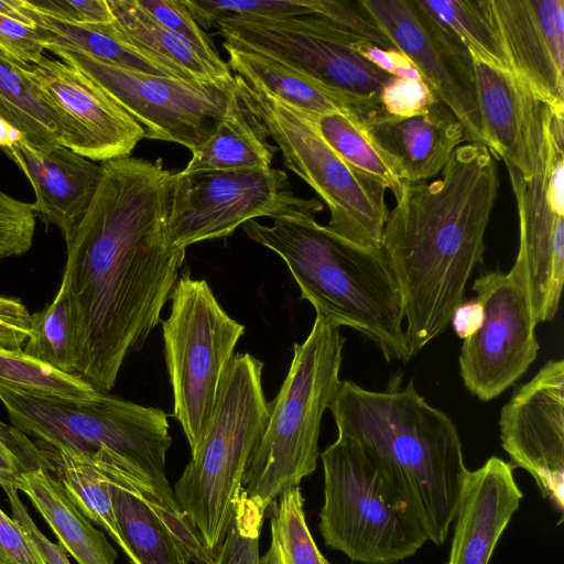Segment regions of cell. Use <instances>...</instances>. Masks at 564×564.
Segmentation results:
<instances>
[{"mask_svg":"<svg viewBox=\"0 0 564 564\" xmlns=\"http://www.w3.org/2000/svg\"><path fill=\"white\" fill-rule=\"evenodd\" d=\"M242 227L251 240L281 257L316 315L356 329L388 361L413 357L402 327L400 291L380 248L352 245L315 218L283 217L269 226L250 220Z\"/></svg>","mask_w":564,"mask_h":564,"instance_id":"277c9868","label":"cell"},{"mask_svg":"<svg viewBox=\"0 0 564 564\" xmlns=\"http://www.w3.org/2000/svg\"><path fill=\"white\" fill-rule=\"evenodd\" d=\"M31 333V315L20 300L0 295V347L20 349Z\"/></svg>","mask_w":564,"mask_h":564,"instance_id":"7dc6e473","label":"cell"},{"mask_svg":"<svg viewBox=\"0 0 564 564\" xmlns=\"http://www.w3.org/2000/svg\"><path fill=\"white\" fill-rule=\"evenodd\" d=\"M431 91L457 118L464 139L485 145L473 58L416 0H360Z\"/></svg>","mask_w":564,"mask_h":564,"instance_id":"2e32d148","label":"cell"},{"mask_svg":"<svg viewBox=\"0 0 564 564\" xmlns=\"http://www.w3.org/2000/svg\"><path fill=\"white\" fill-rule=\"evenodd\" d=\"M86 213L65 239V290L76 375L110 391L171 300L186 250L166 237L174 172L162 161L100 163Z\"/></svg>","mask_w":564,"mask_h":564,"instance_id":"6da1fadb","label":"cell"},{"mask_svg":"<svg viewBox=\"0 0 564 564\" xmlns=\"http://www.w3.org/2000/svg\"><path fill=\"white\" fill-rule=\"evenodd\" d=\"M325 544L364 564H397L426 542L414 512L361 449L338 436L322 454Z\"/></svg>","mask_w":564,"mask_h":564,"instance_id":"ba28073f","label":"cell"},{"mask_svg":"<svg viewBox=\"0 0 564 564\" xmlns=\"http://www.w3.org/2000/svg\"><path fill=\"white\" fill-rule=\"evenodd\" d=\"M112 24L122 40L173 68L182 77L202 83L235 80L228 64L214 59L155 22L135 0H107Z\"/></svg>","mask_w":564,"mask_h":564,"instance_id":"4316f807","label":"cell"},{"mask_svg":"<svg viewBox=\"0 0 564 564\" xmlns=\"http://www.w3.org/2000/svg\"><path fill=\"white\" fill-rule=\"evenodd\" d=\"M12 512V519L19 522L31 535L47 564H70L66 551L59 545L51 542L36 527L30 517L25 506L21 501L18 490L12 486L2 487Z\"/></svg>","mask_w":564,"mask_h":564,"instance_id":"c3c4849f","label":"cell"},{"mask_svg":"<svg viewBox=\"0 0 564 564\" xmlns=\"http://www.w3.org/2000/svg\"><path fill=\"white\" fill-rule=\"evenodd\" d=\"M416 2L462 43L471 56L509 69L507 58L479 1L416 0Z\"/></svg>","mask_w":564,"mask_h":564,"instance_id":"e575fe53","label":"cell"},{"mask_svg":"<svg viewBox=\"0 0 564 564\" xmlns=\"http://www.w3.org/2000/svg\"><path fill=\"white\" fill-rule=\"evenodd\" d=\"M215 28L224 41L272 56L350 97L361 108L365 121L381 111L382 91L395 77L357 51L368 41L321 14L227 18Z\"/></svg>","mask_w":564,"mask_h":564,"instance_id":"8fae6325","label":"cell"},{"mask_svg":"<svg viewBox=\"0 0 564 564\" xmlns=\"http://www.w3.org/2000/svg\"><path fill=\"white\" fill-rule=\"evenodd\" d=\"M508 62L532 94L564 111V0H479Z\"/></svg>","mask_w":564,"mask_h":564,"instance_id":"d6986e66","label":"cell"},{"mask_svg":"<svg viewBox=\"0 0 564 564\" xmlns=\"http://www.w3.org/2000/svg\"><path fill=\"white\" fill-rule=\"evenodd\" d=\"M0 387L29 395L90 400L100 390L84 378L64 372L21 349L0 347Z\"/></svg>","mask_w":564,"mask_h":564,"instance_id":"d6a6232c","label":"cell"},{"mask_svg":"<svg viewBox=\"0 0 564 564\" xmlns=\"http://www.w3.org/2000/svg\"><path fill=\"white\" fill-rule=\"evenodd\" d=\"M44 51V44L33 26L0 14L1 54L22 66L30 67L42 59Z\"/></svg>","mask_w":564,"mask_h":564,"instance_id":"ee69618b","label":"cell"},{"mask_svg":"<svg viewBox=\"0 0 564 564\" xmlns=\"http://www.w3.org/2000/svg\"><path fill=\"white\" fill-rule=\"evenodd\" d=\"M21 3L24 14L31 26L37 31L44 47L55 45L73 48L123 68L185 79L160 59L122 40L112 22L104 24L65 22L29 9L23 0Z\"/></svg>","mask_w":564,"mask_h":564,"instance_id":"f546056e","label":"cell"},{"mask_svg":"<svg viewBox=\"0 0 564 564\" xmlns=\"http://www.w3.org/2000/svg\"><path fill=\"white\" fill-rule=\"evenodd\" d=\"M260 119L240 100L236 88L212 137L195 152L183 173L271 167L276 145Z\"/></svg>","mask_w":564,"mask_h":564,"instance_id":"f1b7e54d","label":"cell"},{"mask_svg":"<svg viewBox=\"0 0 564 564\" xmlns=\"http://www.w3.org/2000/svg\"><path fill=\"white\" fill-rule=\"evenodd\" d=\"M205 31L221 20L281 18L313 13L305 0H184Z\"/></svg>","mask_w":564,"mask_h":564,"instance_id":"8d00e7d4","label":"cell"},{"mask_svg":"<svg viewBox=\"0 0 564 564\" xmlns=\"http://www.w3.org/2000/svg\"><path fill=\"white\" fill-rule=\"evenodd\" d=\"M30 72L51 102L74 126L72 150L95 162L127 158L144 138L143 128L98 84L76 67L44 55Z\"/></svg>","mask_w":564,"mask_h":564,"instance_id":"ffe728a7","label":"cell"},{"mask_svg":"<svg viewBox=\"0 0 564 564\" xmlns=\"http://www.w3.org/2000/svg\"><path fill=\"white\" fill-rule=\"evenodd\" d=\"M23 140L22 134L8 124L6 121L0 119V148L1 150L9 148L10 145Z\"/></svg>","mask_w":564,"mask_h":564,"instance_id":"f5cc1de1","label":"cell"},{"mask_svg":"<svg viewBox=\"0 0 564 564\" xmlns=\"http://www.w3.org/2000/svg\"><path fill=\"white\" fill-rule=\"evenodd\" d=\"M46 51L98 84L144 130V138L199 149L223 118L235 80L202 83L123 68L83 52L48 45Z\"/></svg>","mask_w":564,"mask_h":564,"instance_id":"4fadbf2b","label":"cell"},{"mask_svg":"<svg viewBox=\"0 0 564 564\" xmlns=\"http://www.w3.org/2000/svg\"><path fill=\"white\" fill-rule=\"evenodd\" d=\"M271 508V542L260 564H329L306 523L300 487L286 490Z\"/></svg>","mask_w":564,"mask_h":564,"instance_id":"836d02e7","label":"cell"},{"mask_svg":"<svg viewBox=\"0 0 564 564\" xmlns=\"http://www.w3.org/2000/svg\"><path fill=\"white\" fill-rule=\"evenodd\" d=\"M313 13L321 14L344 30L382 48L399 51L360 0H305Z\"/></svg>","mask_w":564,"mask_h":564,"instance_id":"f35d334b","label":"cell"},{"mask_svg":"<svg viewBox=\"0 0 564 564\" xmlns=\"http://www.w3.org/2000/svg\"><path fill=\"white\" fill-rule=\"evenodd\" d=\"M47 453L56 478L76 507L90 522L100 525L129 557L113 513L109 482L104 474L85 453L61 445L50 447Z\"/></svg>","mask_w":564,"mask_h":564,"instance_id":"4dcf8cb0","label":"cell"},{"mask_svg":"<svg viewBox=\"0 0 564 564\" xmlns=\"http://www.w3.org/2000/svg\"><path fill=\"white\" fill-rule=\"evenodd\" d=\"M357 51L392 76L404 78L421 77L409 57L400 51L382 50L369 42H362L357 47Z\"/></svg>","mask_w":564,"mask_h":564,"instance_id":"681fc988","label":"cell"},{"mask_svg":"<svg viewBox=\"0 0 564 564\" xmlns=\"http://www.w3.org/2000/svg\"><path fill=\"white\" fill-rule=\"evenodd\" d=\"M265 510L243 490L234 521L220 544L214 564H260L259 541Z\"/></svg>","mask_w":564,"mask_h":564,"instance_id":"74e56055","label":"cell"},{"mask_svg":"<svg viewBox=\"0 0 564 564\" xmlns=\"http://www.w3.org/2000/svg\"><path fill=\"white\" fill-rule=\"evenodd\" d=\"M223 46L236 76L291 108L310 116L340 113L365 121L361 108L350 97L259 51L224 40Z\"/></svg>","mask_w":564,"mask_h":564,"instance_id":"d4e9b609","label":"cell"},{"mask_svg":"<svg viewBox=\"0 0 564 564\" xmlns=\"http://www.w3.org/2000/svg\"><path fill=\"white\" fill-rule=\"evenodd\" d=\"M513 466L528 471L543 498L564 508V361L550 360L518 387L499 419Z\"/></svg>","mask_w":564,"mask_h":564,"instance_id":"e0dca14e","label":"cell"},{"mask_svg":"<svg viewBox=\"0 0 564 564\" xmlns=\"http://www.w3.org/2000/svg\"><path fill=\"white\" fill-rule=\"evenodd\" d=\"M262 370L258 358L235 354L202 443L173 489L215 555L234 521L245 473L267 424Z\"/></svg>","mask_w":564,"mask_h":564,"instance_id":"52a82bcc","label":"cell"},{"mask_svg":"<svg viewBox=\"0 0 564 564\" xmlns=\"http://www.w3.org/2000/svg\"><path fill=\"white\" fill-rule=\"evenodd\" d=\"M162 322L164 356L174 398V417L196 452L235 356L245 326L221 307L205 280L188 269L178 278Z\"/></svg>","mask_w":564,"mask_h":564,"instance_id":"30bf717a","label":"cell"},{"mask_svg":"<svg viewBox=\"0 0 564 564\" xmlns=\"http://www.w3.org/2000/svg\"><path fill=\"white\" fill-rule=\"evenodd\" d=\"M35 217L32 203L0 191V259L23 254L31 248Z\"/></svg>","mask_w":564,"mask_h":564,"instance_id":"b9f144b4","label":"cell"},{"mask_svg":"<svg viewBox=\"0 0 564 564\" xmlns=\"http://www.w3.org/2000/svg\"><path fill=\"white\" fill-rule=\"evenodd\" d=\"M40 467L53 471L47 452L37 448L15 427L0 422V486L13 487L20 474Z\"/></svg>","mask_w":564,"mask_h":564,"instance_id":"60d3db41","label":"cell"},{"mask_svg":"<svg viewBox=\"0 0 564 564\" xmlns=\"http://www.w3.org/2000/svg\"><path fill=\"white\" fill-rule=\"evenodd\" d=\"M326 143L349 165L381 181L393 196L405 182L397 161L368 133L365 121L340 113L310 116Z\"/></svg>","mask_w":564,"mask_h":564,"instance_id":"1f68e13d","label":"cell"},{"mask_svg":"<svg viewBox=\"0 0 564 564\" xmlns=\"http://www.w3.org/2000/svg\"><path fill=\"white\" fill-rule=\"evenodd\" d=\"M155 22L191 43L206 56L221 59L213 41L199 26L184 0H135Z\"/></svg>","mask_w":564,"mask_h":564,"instance_id":"ab89813d","label":"cell"},{"mask_svg":"<svg viewBox=\"0 0 564 564\" xmlns=\"http://www.w3.org/2000/svg\"><path fill=\"white\" fill-rule=\"evenodd\" d=\"M29 180L35 215L66 239L89 207L101 166L64 145L36 148L23 140L2 150Z\"/></svg>","mask_w":564,"mask_h":564,"instance_id":"7402d4cb","label":"cell"},{"mask_svg":"<svg viewBox=\"0 0 564 564\" xmlns=\"http://www.w3.org/2000/svg\"><path fill=\"white\" fill-rule=\"evenodd\" d=\"M0 401L18 431L50 447L61 445L85 454L108 452L166 507L184 514L165 474L172 437L164 411L106 391L90 400H68L0 387Z\"/></svg>","mask_w":564,"mask_h":564,"instance_id":"8992f818","label":"cell"},{"mask_svg":"<svg viewBox=\"0 0 564 564\" xmlns=\"http://www.w3.org/2000/svg\"><path fill=\"white\" fill-rule=\"evenodd\" d=\"M0 119L17 129L23 141L36 147L64 145L73 150V123L51 102L22 66L0 53Z\"/></svg>","mask_w":564,"mask_h":564,"instance_id":"83f0119b","label":"cell"},{"mask_svg":"<svg viewBox=\"0 0 564 564\" xmlns=\"http://www.w3.org/2000/svg\"><path fill=\"white\" fill-rule=\"evenodd\" d=\"M13 487L23 491L78 564H116L117 551L105 533L95 529L68 496L61 481L45 468L20 474Z\"/></svg>","mask_w":564,"mask_h":564,"instance_id":"484cf974","label":"cell"},{"mask_svg":"<svg viewBox=\"0 0 564 564\" xmlns=\"http://www.w3.org/2000/svg\"><path fill=\"white\" fill-rule=\"evenodd\" d=\"M437 100L422 77H394L382 91L379 113L405 118L424 111Z\"/></svg>","mask_w":564,"mask_h":564,"instance_id":"7bdbcfd3","label":"cell"},{"mask_svg":"<svg viewBox=\"0 0 564 564\" xmlns=\"http://www.w3.org/2000/svg\"><path fill=\"white\" fill-rule=\"evenodd\" d=\"M522 497L513 466L499 457L468 470L454 519L448 564H488Z\"/></svg>","mask_w":564,"mask_h":564,"instance_id":"603a6c76","label":"cell"},{"mask_svg":"<svg viewBox=\"0 0 564 564\" xmlns=\"http://www.w3.org/2000/svg\"><path fill=\"white\" fill-rule=\"evenodd\" d=\"M24 351L64 372L76 375L67 300L61 285L51 304L31 315Z\"/></svg>","mask_w":564,"mask_h":564,"instance_id":"d590c367","label":"cell"},{"mask_svg":"<svg viewBox=\"0 0 564 564\" xmlns=\"http://www.w3.org/2000/svg\"><path fill=\"white\" fill-rule=\"evenodd\" d=\"M365 127L372 140L397 161L408 183L425 182L437 175L465 140L460 122L440 100L405 118L376 115L365 121Z\"/></svg>","mask_w":564,"mask_h":564,"instance_id":"cb8c5ba5","label":"cell"},{"mask_svg":"<svg viewBox=\"0 0 564 564\" xmlns=\"http://www.w3.org/2000/svg\"><path fill=\"white\" fill-rule=\"evenodd\" d=\"M0 14L15 19L31 26L24 14L21 0H0Z\"/></svg>","mask_w":564,"mask_h":564,"instance_id":"816d5d0a","label":"cell"},{"mask_svg":"<svg viewBox=\"0 0 564 564\" xmlns=\"http://www.w3.org/2000/svg\"><path fill=\"white\" fill-rule=\"evenodd\" d=\"M499 191L487 147H458L432 183L404 182L394 196L380 251L398 284L413 356L443 334L481 262Z\"/></svg>","mask_w":564,"mask_h":564,"instance_id":"7a4b0ae2","label":"cell"},{"mask_svg":"<svg viewBox=\"0 0 564 564\" xmlns=\"http://www.w3.org/2000/svg\"><path fill=\"white\" fill-rule=\"evenodd\" d=\"M482 318L480 304L476 300L462 303L454 312L451 323L458 337L466 339L476 332Z\"/></svg>","mask_w":564,"mask_h":564,"instance_id":"f907efd6","label":"cell"},{"mask_svg":"<svg viewBox=\"0 0 564 564\" xmlns=\"http://www.w3.org/2000/svg\"><path fill=\"white\" fill-rule=\"evenodd\" d=\"M563 115H552L529 177L507 165L519 217V249L536 324L554 318L564 281Z\"/></svg>","mask_w":564,"mask_h":564,"instance_id":"5bb4252c","label":"cell"},{"mask_svg":"<svg viewBox=\"0 0 564 564\" xmlns=\"http://www.w3.org/2000/svg\"><path fill=\"white\" fill-rule=\"evenodd\" d=\"M24 4L41 14L78 24L112 22L107 0H23Z\"/></svg>","mask_w":564,"mask_h":564,"instance_id":"f6af8a7d","label":"cell"},{"mask_svg":"<svg viewBox=\"0 0 564 564\" xmlns=\"http://www.w3.org/2000/svg\"><path fill=\"white\" fill-rule=\"evenodd\" d=\"M324 208L317 198L292 191L283 170L174 173L166 237L171 250L230 236L258 217L315 218Z\"/></svg>","mask_w":564,"mask_h":564,"instance_id":"7c38bea8","label":"cell"},{"mask_svg":"<svg viewBox=\"0 0 564 564\" xmlns=\"http://www.w3.org/2000/svg\"><path fill=\"white\" fill-rule=\"evenodd\" d=\"M471 289L482 318L479 328L463 341L459 369L468 391L481 401H490L535 360L538 324L520 256L508 273L487 272L475 280Z\"/></svg>","mask_w":564,"mask_h":564,"instance_id":"9a60e30c","label":"cell"},{"mask_svg":"<svg viewBox=\"0 0 564 564\" xmlns=\"http://www.w3.org/2000/svg\"><path fill=\"white\" fill-rule=\"evenodd\" d=\"M109 482L131 564H214L215 554L187 518L175 513L104 449L87 454Z\"/></svg>","mask_w":564,"mask_h":564,"instance_id":"ac0fdd59","label":"cell"},{"mask_svg":"<svg viewBox=\"0 0 564 564\" xmlns=\"http://www.w3.org/2000/svg\"><path fill=\"white\" fill-rule=\"evenodd\" d=\"M391 376L383 391L341 381L328 409L338 436L354 442L408 502L427 541L445 543L468 469L458 430L413 380Z\"/></svg>","mask_w":564,"mask_h":564,"instance_id":"3957f363","label":"cell"},{"mask_svg":"<svg viewBox=\"0 0 564 564\" xmlns=\"http://www.w3.org/2000/svg\"><path fill=\"white\" fill-rule=\"evenodd\" d=\"M234 76L240 100L264 124L285 167L327 206V228L352 245L379 249L389 214L386 185L346 163L321 137L310 115Z\"/></svg>","mask_w":564,"mask_h":564,"instance_id":"9c48e42d","label":"cell"},{"mask_svg":"<svg viewBox=\"0 0 564 564\" xmlns=\"http://www.w3.org/2000/svg\"><path fill=\"white\" fill-rule=\"evenodd\" d=\"M0 564H47L29 532L1 509Z\"/></svg>","mask_w":564,"mask_h":564,"instance_id":"bcb514c9","label":"cell"},{"mask_svg":"<svg viewBox=\"0 0 564 564\" xmlns=\"http://www.w3.org/2000/svg\"><path fill=\"white\" fill-rule=\"evenodd\" d=\"M471 58L485 147L495 159L529 177L552 107L536 98L509 69Z\"/></svg>","mask_w":564,"mask_h":564,"instance_id":"44dd1931","label":"cell"},{"mask_svg":"<svg viewBox=\"0 0 564 564\" xmlns=\"http://www.w3.org/2000/svg\"><path fill=\"white\" fill-rule=\"evenodd\" d=\"M344 344L339 327L318 315L305 340L294 344L242 480L246 496L264 510L316 469L322 417L341 382Z\"/></svg>","mask_w":564,"mask_h":564,"instance_id":"5b68a950","label":"cell"}]
</instances>
